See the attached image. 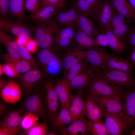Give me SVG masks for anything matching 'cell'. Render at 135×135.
<instances>
[{
  "instance_id": "6da1fadb",
  "label": "cell",
  "mask_w": 135,
  "mask_h": 135,
  "mask_svg": "<svg viewBox=\"0 0 135 135\" xmlns=\"http://www.w3.org/2000/svg\"><path fill=\"white\" fill-rule=\"evenodd\" d=\"M54 47L42 49L38 53L37 61L39 67L45 77L56 76L62 70V53Z\"/></svg>"
},
{
  "instance_id": "7a4b0ae2",
  "label": "cell",
  "mask_w": 135,
  "mask_h": 135,
  "mask_svg": "<svg viewBox=\"0 0 135 135\" xmlns=\"http://www.w3.org/2000/svg\"><path fill=\"white\" fill-rule=\"evenodd\" d=\"M60 28L53 18L38 22L34 32L36 40L39 48L42 49L54 47V36Z\"/></svg>"
},
{
  "instance_id": "3957f363",
  "label": "cell",
  "mask_w": 135,
  "mask_h": 135,
  "mask_svg": "<svg viewBox=\"0 0 135 135\" xmlns=\"http://www.w3.org/2000/svg\"><path fill=\"white\" fill-rule=\"evenodd\" d=\"M98 73L111 86L120 92L135 82L132 74L120 70L106 68L103 70L99 69Z\"/></svg>"
},
{
  "instance_id": "277c9868",
  "label": "cell",
  "mask_w": 135,
  "mask_h": 135,
  "mask_svg": "<svg viewBox=\"0 0 135 135\" xmlns=\"http://www.w3.org/2000/svg\"><path fill=\"white\" fill-rule=\"evenodd\" d=\"M50 122L58 114L61 104L56 92L55 83L51 78L46 77L41 83Z\"/></svg>"
},
{
  "instance_id": "5b68a950",
  "label": "cell",
  "mask_w": 135,
  "mask_h": 135,
  "mask_svg": "<svg viewBox=\"0 0 135 135\" xmlns=\"http://www.w3.org/2000/svg\"><path fill=\"white\" fill-rule=\"evenodd\" d=\"M26 112L34 114L43 121L48 122L49 116L42 90L38 89L27 97L24 104Z\"/></svg>"
},
{
  "instance_id": "8992f818",
  "label": "cell",
  "mask_w": 135,
  "mask_h": 135,
  "mask_svg": "<svg viewBox=\"0 0 135 135\" xmlns=\"http://www.w3.org/2000/svg\"><path fill=\"white\" fill-rule=\"evenodd\" d=\"M99 69L84 91V96L108 97L120 93L122 92L114 89L100 76Z\"/></svg>"
},
{
  "instance_id": "52a82bcc",
  "label": "cell",
  "mask_w": 135,
  "mask_h": 135,
  "mask_svg": "<svg viewBox=\"0 0 135 135\" xmlns=\"http://www.w3.org/2000/svg\"><path fill=\"white\" fill-rule=\"evenodd\" d=\"M124 113L126 124V133L130 132L135 123V83L122 92Z\"/></svg>"
},
{
  "instance_id": "ba28073f",
  "label": "cell",
  "mask_w": 135,
  "mask_h": 135,
  "mask_svg": "<svg viewBox=\"0 0 135 135\" xmlns=\"http://www.w3.org/2000/svg\"><path fill=\"white\" fill-rule=\"evenodd\" d=\"M115 12L109 0H104L96 6L92 18L96 22L100 32L108 28Z\"/></svg>"
},
{
  "instance_id": "9c48e42d",
  "label": "cell",
  "mask_w": 135,
  "mask_h": 135,
  "mask_svg": "<svg viewBox=\"0 0 135 135\" xmlns=\"http://www.w3.org/2000/svg\"><path fill=\"white\" fill-rule=\"evenodd\" d=\"M45 77L39 68H35L19 77L22 90L26 97L37 89Z\"/></svg>"
},
{
  "instance_id": "30bf717a",
  "label": "cell",
  "mask_w": 135,
  "mask_h": 135,
  "mask_svg": "<svg viewBox=\"0 0 135 135\" xmlns=\"http://www.w3.org/2000/svg\"><path fill=\"white\" fill-rule=\"evenodd\" d=\"M121 93L122 92L119 94L111 96L92 97L104 112L116 114L124 118Z\"/></svg>"
},
{
  "instance_id": "8fae6325",
  "label": "cell",
  "mask_w": 135,
  "mask_h": 135,
  "mask_svg": "<svg viewBox=\"0 0 135 135\" xmlns=\"http://www.w3.org/2000/svg\"><path fill=\"white\" fill-rule=\"evenodd\" d=\"M77 26L60 28L54 36V47L60 51L72 49Z\"/></svg>"
},
{
  "instance_id": "7c38bea8",
  "label": "cell",
  "mask_w": 135,
  "mask_h": 135,
  "mask_svg": "<svg viewBox=\"0 0 135 135\" xmlns=\"http://www.w3.org/2000/svg\"><path fill=\"white\" fill-rule=\"evenodd\" d=\"M104 112V123L109 135H122L126 133V124L124 117Z\"/></svg>"
},
{
  "instance_id": "4fadbf2b",
  "label": "cell",
  "mask_w": 135,
  "mask_h": 135,
  "mask_svg": "<svg viewBox=\"0 0 135 135\" xmlns=\"http://www.w3.org/2000/svg\"><path fill=\"white\" fill-rule=\"evenodd\" d=\"M0 31L7 32L18 36L30 39L32 36L31 30L22 23L11 21L5 18H0Z\"/></svg>"
},
{
  "instance_id": "5bb4252c",
  "label": "cell",
  "mask_w": 135,
  "mask_h": 135,
  "mask_svg": "<svg viewBox=\"0 0 135 135\" xmlns=\"http://www.w3.org/2000/svg\"><path fill=\"white\" fill-rule=\"evenodd\" d=\"M98 69L90 65L87 70L76 76L68 83L70 90L74 91L76 93L83 92Z\"/></svg>"
},
{
  "instance_id": "9a60e30c",
  "label": "cell",
  "mask_w": 135,
  "mask_h": 135,
  "mask_svg": "<svg viewBox=\"0 0 135 135\" xmlns=\"http://www.w3.org/2000/svg\"><path fill=\"white\" fill-rule=\"evenodd\" d=\"M90 121L84 117L73 122L66 127L58 131V135H91L90 131Z\"/></svg>"
},
{
  "instance_id": "2e32d148",
  "label": "cell",
  "mask_w": 135,
  "mask_h": 135,
  "mask_svg": "<svg viewBox=\"0 0 135 135\" xmlns=\"http://www.w3.org/2000/svg\"><path fill=\"white\" fill-rule=\"evenodd\" d=\"M105 58L106 68L132 74L134 65L130 60L108 52Z\"/></svg>"
},
{
  "instance_id": "e0dca14e",
  "label": "cell",
  "mask_w": 135,
  "mask_h": 135,
  "mask_svg": "<svg viewBox=\"0 0 135 135\" xmlns=\"http://www.w3.org/2000/svg\"><path fill=\"white\" fill-rule=\"evenodd\" d=\"M106 47L98 46L87 50L86 59L91 66L104 69L106 68Z\"/></svg>"
},
{
  "instance_id": "ac0fdd59",
  "label": "cell",
  "mask_w": 135,
  "mask_h": 135,
  "mask_svg": "<svg viewBox=\"0 0 135 135\" xmlns=\"http://www.w3.org/2000/svg\"><path fill=\"white\" fill-rule=\"evenodd\" d=\"M2 99L6 102L14 104L19 101L22 95L19 84L13 80L9 81L0 92Z\"/></svg>"
},
{
  "instance_id": "d6986e66",
  "label": "cell",
  "mask_w": 135,
  "mask_h": 135,
  "mask_svg": "<svg viewBox=\"0 0 135 135\" xmlns=\"http://www.w3.org/2000/svg\"><path fill=\"white\" fill-rule=\"evenodd\" d=\"M83 96V92H77L71 99L68 109L73 122L86 116Z\"/></svg>"
},
{
  "instance_id": "ffe728a7",
  "label": "cell",
  "mask_w": 135,
  "mask_h": 135,
  "mask_svg": "<svg viewBox=\"0 0 135 135\" xmlns=\"http://www.w3.org/2000/svg\"><path fill=\"white\" fill-rule=\"evenodd\" d=\"M86 52L87 50H67L62 55V70L64 72L74 65L85 59Z\"/></svg>"
},
{
  "instance_id": "44dd1931",
  "label": "cell",
  "mask_w": 135,
  "mask_h": 135,
  "mask_svg": "<svg viewBox=\"0 0 135 135\" xmlns=\"http://www.w3.org/2000/svg\"><path fill=\"white\" fill-rule=\"evenodd\" d=\"M54 20L60 28L78 25V12L76 8L73 6L69 9L58 13Z\"/></svg>"
},
{
  "instance_id": "7402d4cb",
  "label": "cell",
  "mask_w": 135,
  "mask_h": 135,
  "mask_svg": "<svg viewBox=\"0 0 135 135\" xmlns=\"http://www.w3.org/2000/svg\"><path fill=\"white\" fill-rule=\"evenodd\" d=\"M98 47L94 38L87 34L78 25L76 28L74 46L71 50H86Z\"/></svg>"
},
{
  "instance_id": "603a6c76",
  "label": "cell",
  "mask_w": 135,
  "mask_h": 135,
  "mask_svg": "<svg viewBox=\"0 0 135 135\" xmlns=\"http://www.w3.org/2000/svg\"><path fill=\"white\" fill-rule=\"evenodd\" d=\"M55 90L61 104V107L68 108L72 96L68 83L63 78L56 79L54 82Z\"/></svg>"
},
{
  "instance_id": "cb8c5ba5",
  "label": "cell",
  "mask_w": 135,
  "mask_h": 135,
  "mask_svg": "<svg viewBox=\"0 0 135 135\" xmlns=\"http://www.w3.org/2000/svg\"><path fill=\"white\" fill-rule=\"evenodd\" d=\"M132 22L127 18H122L113 22L107 29L110 30L122 41L126 43L127 36L132 26Z\"/></svg>"
},
{
  "instance_id": "d4e9b609",
  "label": "cell",
  "mask_w": 135,
  "mask_h": 135,
  "mask_svg": "<svg viewBox=\"0 0 135 135\" xmlns=\"http://www.w3.org/2000/svg\"><path fill=\"white\" fill-rule=\"evenodd\" d=\"M73 122L68 109L61 107L58 114L50 122L52 130L58 132L68 126Z\"/></svg>"
},
{
  "instance_id": "484cf974",
  "label": "cell",
  "mask_w": 135,
  "mask_h": 135,
  "mask_svg": "<svg viewBox=\"0 0 135 135\" xmlns=\"http://www.w3.org/2000/svg\"><path fill=\"white\" fill-rule=\"evenodd\" d=\"M85 97L86 116L88 120L91 122L102 120L104 114L103 110L92 97L89 96Z\"/></svg>"
},
{
  "instance_id": "4316f807",
  "label": "cell",
  "mask_w": 135,
  "mask_h": 135,
  "mask_svg": "<svg viewBox=\"0 0 135 135\" xmlns=\"http://www.w3.org/2000/svg\"><path fill=\"white\" fill-rule=\"evenodd\" d=\"M21 110H14L8 112L0 122V126L21 130V122L24 115Z\"/></svg>"
},
{
  "instance_id": "83f0119b",
  "label": "cell",
  "mask_w": 135,
  "mask_h": 135,
  "mask_svg": "<svg viewBox=\"0 0 135 135\" xmlns=\"http://www.w3.org/2000/svg\"><path fill=\"white\" fill-rule=\"evenodd\" d=\"M115 10L135 23V9L126 0H109Z\"/></svg>"
},
{
  "instance_id": "f1b7e54d",
  "label": "cell",
  "mask_w": 135,
  "mask_h": 135,
  "mask_svg": "<svg viewBox=\"0 0 135 135\" xmlns=\"http://www.w3.org/2000/svg\"><path fill=\"white\" fill-rule=\"evenodd\" d=\"M59 10L54 5L41 7L31 13L29 17L38 23L52 18L58 13Z\"/></svg>"
},
{
  "instance_id": "f546056e",
  "label": "cell",
  "mask_w": 135,
  "mask_h": 135,
  "mask_svg": "<svg viewBox=\"0 0 135 135\" xmlns=\"http://www.w3.org/2000/svg\"><path fill=\"white\" fill-rule=\"evenodd\" d=\"M78 12V26L87 34L94 38L100 32L99 28L89 17L84 14Z\"/></svg>"
},
{
  "instance_id": "4dcf8cb0",
  "label": "cell",
  "mask_w": 135,
  "mask_h": 135,
  "mask_svg": "<svg viewBox=\"0 0 135 135\" xmlns=\"http://www.w3.org/2000/svg\"><path fill=\"white\" fill-rule=\"evenodd\" d=\"M0 42L5 46L10 56L17 59H22L20 54L18 46L16 42L6 32L0 31Z\"/></svg>"
},
{
  "instance_id": "1f68e13d",
  "label": "cell",
  "mask_w": 135,
  "mask_h": 135,
  "mask_svg": "<svg viewBox=\"0 0 135 135\" xmlns=\"http://www.w3.org/2000/svg\"><path fill=\"white\" fill-rule=\"evenodd\" d=\"M104 0H74L72 4L77 11L92 18L94 9L97 6Z\"/></svg>"
},
{
  "instance_id": "d6a6232c",
  "label": "cell",
  "mask_w": 135,
  "mask_h": 135,
  "mask_svg": "<svg viewBox=\"0 0 135 135\" xmlns=\"http://www.w3.org/2000/svg\"><path fill=\"white\" fill-rule=\"evenodd\" d=\"M102 33L108 38L109 47L116 52L122 53L128 49V46L126 43L122 41L110 29H106Z\"/></svg>"
},
{
  "instance_id": "836d02e7",
  "label": "cell",
  "mask_w": 135,
  "mask_h": 135,
  "mask_svg": "<svg viewBox=\"0 0 135 135\" xmlns=\"http://www.w3.org/2000/svg\"><path fill=\"white\" fill-rule=\"evenodd\" d=\"M5 63L12 65L19 73L26 72L34 68L30 63L23 59H17L11 56L8 54H2Z\"/></svg>"
},
{
  "instance_id": "e575fe53",
  "label": "cell",
  "mask_w": 135,
  "mask_h": 135,
  "mask_svg": "<svg viewBox=\"0 0 135 135\" xmlns=\"http://www.w3.org/2000/svg\"><path fill=\"white\" fill-rule=\"evenodd\" d=\"M90 66L86 59L64 71L63 78L68 83L76 76L87 70Z\"/></svg>"
},
{
  "instance_id": "d590c367",
  "label": "cell",
  "mask_w": 135,
  "mask_h": 135,
  "mask_svg": "<svg viewBox=\"0 0 135 135\" xmlns=\"http://www.w3.org/2000/svg\"><path fill=\"white\" fill-rule=\"evenodd\" d=\"M24 0H10L9 13L13 16L22 18L24 16Z\"/></svg>"
},
{
  "instance_id": "8d00e7d4",
  "label": "cell",
  "mask_w": 135,
  "mask_h": 135,
  "mask_svg": "<svg viewBox=\"0 0 135 135\" xmlns=\"http://www.w3.org/2000/svg\"><path fill=\"white\" fill-rule=\"evenodd\" d=\"M39 118L36 115L27 112L24 114L20 123L21 129L26 131L38 123Z\"/></svg>"
},
{
  "instance_id": "74e56055",
  "label": "cell",
  "mask_w": 135,
  "mask_h": 135,
  "mask_svg": "<svg viewBox=\"0 0 135 135\" xmlns=\"http://www.w3.org/2000/svg\"><path fill=\"white\" fill-rule=\"evenodd\" d=\"M48 122L43 121L38 123L28 130L24 131L23 135H46L48 128Z\"/></svg>"
},
{
  "instance_id": "f35d334b",
  "label": "cell",
  "mask_w": 135,
  "mask_h": 135,
  "mask_svg": "<svg viewBox=\"0 0 135 135\" xmlns=\"http://www.w3.org/2000/svg\"><path fill=\"white\" fill-rule=\"evenodd\" d=\"M90 131L91 135H109L104 123L102 120L90 121Z\"/></svg>"
},
{
  "instance_id": "ab89813d",
  "label": "cell",
  "mask_w": 135,
  "mask_h": 135,
  "mask_svg": "<svg viewBox=\"0 0 135 135\" xmlns=\"http://www.w3.org/2000/svg\"><path fill=\"white\" fill-rule=\"evenodd\" d=\"M20 54L22 59L30 63L34 68H39L37 62L24 46L18 45Z\"/></svg>"
},
{
  "instance_id": "60d3db41",
  "label": "cell",
  "mask_w": 135,
  "mask_h": 135,
  "mask_svg": "<svg viewBox=\"0 0 135 135\" xmlns=\"http://www.w3.org/2000/svg\"><path fill=\"white\" fill-rule=\"evenodd\" d=\"M4 74L11 78H18L20 76L14 67L11 64L5 63L2 65Z\"/></svg>"
},
{
  "instance_id": "b9f144b4",
  "label": "cell",
  "mask_w": 135,
  "mask_h": 135,
  "mask_svg": "<svg viewBox=\"0 0 135 135\" xmlns=\"http://www.w3.org/2000/svg\"><path fill=\"white\" fill-rule=\"evenodd\" d=\"M41 8L40 0H26L25 9L29 12H34Z\"/></svg>"
},
{
  "instance_id": "7bdbcfd3",
  "label": "cell",
  "mask_w": 135,
  "mask_h": 135,
  "mask_svg": "<svg viewBox=\"0 0 135 135\" xmlns=\"http://www.w3.org/2000/svg\"><path fill=\"white\" fill-rule=\"evenodd\" d=\"M96 43L98 46L104 47L109 46L108 41L106 35L100 32L94 37Z\"/></svg>"
},
{
  "instance_id": "ee69618b",
  "label": "cell",
  "mask_w": 135,
  "mask_h": 135,
  "mask_svg": "<svg viewBox=\"0 0 135 135\" xmlns=\"http://www.w3.org/2000/svg\"><path fill=\"white\" fill-rule=\"evenodd\" d=\"M10 0H0V18H5L9 13Z\"/></svg>"
},
{
  "instance_id": "f6af8a7d",
  "label": "cell",
  "mask_w": 135,
  "mask_h": 135,
  "mask_svg": "<svg viewBox=\"0 0 135 135\" xmlns=\"http://www.w3.org/2000/svg\"><path fill=\"white\" fill-rule=\"evenodd\" d=\"M126 40L131 48L135 46V24L131 28L127 36Z\"/></svg>"
},
{
  "instance_id": "bcb514c9",
  "label": "cell",
  "mask_w": 135,
  "mask_h": 135,
  "mask_svg": "<svg viewBox=\"0 0 135 135\" xmlns=\"http://www.w3.org/2000/svg\"><path fill=\"white\" fill-rule=\"evenodd\" d=\"M38 46L36 40L29 39L24 47L30 53L34 54L36 52Z\"/></svg>"
},
{
  "instance_id": "7dc6e473",
  "label": "cell",
  "mask_w": 135,
  "mask_h": 135,
  "mask_svg": "<svg viewBox=\"0 0 135 135\" xmlns=\"http://www.w3.org/2000/svg\"><path fill=\"white\" fill-rule=\"evenodd\" d=\"M20 131L1 126H0V135H15L18 134Z\"/></svg>"
},
{
  "instance_id": "c3c4849f",
  "label": "cell",
  "mask_w": 135,
  "mask_h": 135,
  "mask_svg": "<svg viewBox=\"0 0 135 135\" xmlns=\"http://www.w3.org/2000/svg\"><path fill=\"white\" fill-rule=\"evenodd\" d=\"M41 7L55 5L60 10L61 9L58 0H40Z\"/></svg>"
},
{
  "instance_id": "681fc988",
  "label": "cell",
  "mask_w": 135,
  "mask_h": 135,
  "mask_svg": "<svg viewBox=\"0 0 135 135\" xmlns=\"http://www.w3.org/2000/svg\"><path fill=\"white\" fill-rule=\"evenodd\" d=\"M7 103L2 99L0 100V116L4 117L8 112V108Z\"/></svg>"
},
{
  "instance_id": "f907efd6",
  "label": "cell",
  "mask_w": 135,
  "mask_h": 135,
  "mask_svg": "<svg viewBox=\"0 0 135 135\" xmlns=\"http://www.w3.org/2000/svg\"><path fill=\"white\" fill-rule=\"evenodd\" d=\"M29 39L18 36L16 42L18 45H22L24 46Z\"/></svg>"
},
{
  "instance_id": "816d5d0a",
  "label": "cell",
  "mask_w": 135,
  "mask_h": 135,
  "mask_svg": "<svg viewBox=\"0 0 135 135\" xmlns=\"http://www.w3.org/2000/svg\"><path fill=\"white\" fill-rule=\"evenodd\" d=\"M130 60L134 65H135V46L132 48V50L129 56Z\"/></svg>"
},
{
  "instance_id": "f5cc1de1",
  "label": "cell",
  "mask_w": 135,
  "mask_h": 135,
  "mask_svg": "<svg viewBox=\"0 0 135 135\" xmlns=\"http://www.w3.org/2000/svg\"><path fill=\"white\" fill-rule=\"evenodd\" d=\"M9 81L5 79H0V92L7 84Z\"/></svg>"
},
{
  "instance_id": "db71d44e",
  "label": "cell",
  "mask_w": 135,
  "mask_h": 135,
  "mask_svg": "<svg viewBox=\"0 0 135 135\" xmlns=\"http://www.w3.org/2000/svg\"><path fill=\"white\" fill-rule=\"evenodd\" d=\"M46 135H58V132L54 130H52L49 132H47Z\"/></svg>"
},
{
  "instance_id": "11a10c76",
  "label": "cell",
  "mask_w": 135,
  "mask_h": 135,
  "mask_svg": "<svg viewBox=\"0 0 135 135\" xmlns=\"http://www.w3.org/2000/svg\"><path fill=\"white\" fill-rule=\"evenodd\" d=\"M59 4L61 8L64 7L66 0H58Z\"/></svg>"
},
{
  "instance_id": "9f6ffc18",
  "label": "cell",
  "mask_w": 135,
  "mask_h": 135,
  "mask_svg": "<svg viewBox=\"0 0 135 135\" xmlns=\"http://www.w3.org/2000/svg\"><path fill=\"white\" fill-rule=\"evenodd\" d=\"M128 2L135 9V0H128Z\"/></svg>"
},
{
  "instance_id": "6f0895ef",
  "label": "cell",
  "mask_w": 135,
  "mask_h": 135,
  "mask_svg": "<svg viewBox=\"0 0 135 135\" xmlns=\"http://www.w3.org/2000/svg\"><path fill=\"white\" fill-rule=\"evenodd\" d=\"M4 74L2 65L0 64V76H1Z\"/></svg>"
},
{
  "instance_id": "680465c9",
  "label": "cell",
  "mask_w": 135,
  "mask_h": 135,
  "mask_svg": "<svg viewBox=\"0 0 135 135\" xmlns=\"http://www.w3.org/2000/svg\"><path fill=\"white\" fill-rule=\"evenodd\" d=\"M131 134L132 135H135V127L132 130L131 132Z\"/></svg>"
},
{
  "instance_id": "91938a15",
  "label": "cell",
  "mask_w": 135,
  "mask_h": 135,
  "mask_svg": "<svg viewBox=\"0 0 135 135\" xmlns=\"http://www.w3.org/2000/svg\"><path fill=\"white\" fill-rule=\"evenodd\" d=\"M134 82H135V76L134 77Z\"/></svg>"
}]
</instances>
